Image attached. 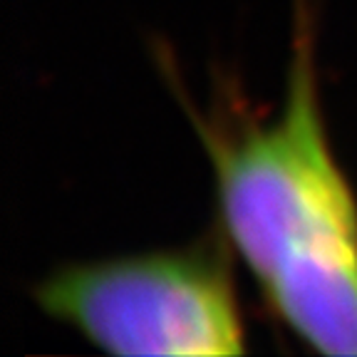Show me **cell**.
Returning <instances> with one entry per match:
<instances>
[{"instance_id": "cell-2", "label": "cell", "mask_w": 357, "mask_h": 357, "mask_svg": "<svg viewBox=\"0 0 357 357\" xmlns=\"http://www.w3.org/2000/svg\"><path fill=\"white\" fill-rule=\"evenodd\" d=\"M226 236L57 268L33 290L45 315L112 355L245 352Z\"/></svg>"}, {"instance_id": "cell-1", "label": "cell", "mask_w": 357, "mask_h": 357, "mask_svg": "<svg viewBox=\"0 0 357 357\" xmlns=\"http://www.w3.org/2000/svg\"><path fill=\"white\" fill-rule=\"evenodd\" d=\"M194 122L221 234L263 301L310 350L357 357V196L330 146L303 8L278 117L229 129Z\"/></svg>"}]
</instances>
